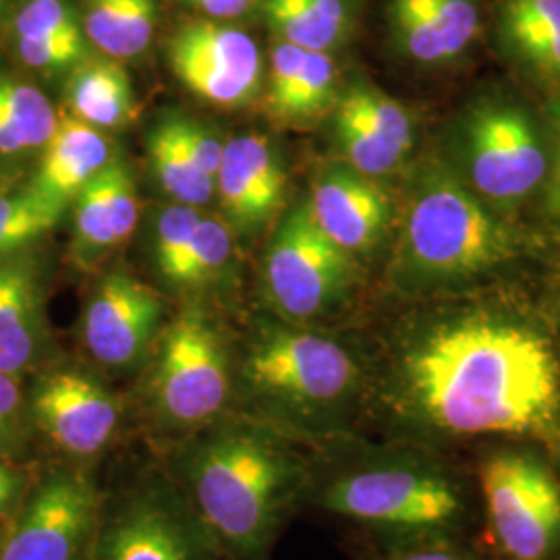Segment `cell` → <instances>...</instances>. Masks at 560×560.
Returning <instances> with one entry per match:
<instances>
[{"instance_id": "cell-19", "label": "cell", "mask_w": 560, "mask_h": 560, "mask_svg": "<svg viewBox=\"0 0 560 560\" xmlns=\"http://www.w3.org/2000/svg\"><path fill=\"white\" fill-rule=\"evenodd\" d=\"M75 200V241L81 254H106L129 240L138 226L136 183L119 162H108L88 180Z\"/></svg>"}, {"instance_id": "cell-30", "label": "cell", "mask_w": 560, "mask_h": 560, "mask_svg": "<svg viewBox=\"0 0 560 560\" xmlns=\"http://www.w3.org/2000/svg\"><path fill=\"white\" fill-rule=\"evenodd\" d=\"M233 254V235L226 222L201 217L191 243L183 256L175 287H203L221 279Z\"/></svg>"}, {"instance_id": "cell-8", "label": "cell", "mask_w": 560, "mask_h": 560, "mask_svg": "<svg viewBox=\"0 0 560 560\" xmlns=\"http://www.w3.org/2000/svg\"><path fill=\"white\" fill-rule=\"evenodd\" d=\"M166 469H150L102 497L88 560H221Z\"/></svg>"}, {"instance_id": "cell-21", "label": "cell", "mask_w": 560, "mask_h": 560, "mask_svg": "<svg viewBox=\"0 0 560 560\" xmlns=\"http://www.w3.org/2000/svg\"><path fill=\"white\" fill-rule=\"evenodd\" d=\"M509 52L546 83L560 85V0H501Z\"/></svg>"}, {"instance_id": "cell-37", "label": "cell", "mask_w": 560, "mask_h": 560, "mask_svg": "<svg viewBox=\"0 0 560 560\" xmlns=\"http://www.w3.org/2000/svg\"><path fill=\"white\" fill-rule=\"evenodd\" d=\"M194 9H198L208 20H237L249 13L252 0H187Z\"/></svg>"}, {"instance_id": "cell-15", "label": "cell", "mask_w": 560, "mask_h": 560, "mask_svg": "<svg viewBox=\"0 0 560 560\" xmlns=\"http://www.w3.org/2000/svg\"><path fill=\"white\" fill-rule=\"evenodd\" d=\"M48 347L42 261L32 247L0 258V372L21 378Z\"/></svg>"}, {"instance_id": "cell-11", "label": "cell", "mask_w": 560, "mask_h": 560, "mask_svg": "<svg viewBox=\"0 0 560 560\" xmlns=\"http://www.w3.org/2000/svg\"><path fill=\"white\" fill-rule=\"evenodd\" d=\"M102 494L80 469L46 474L0 546V560H88Z\"/></svg>"}, {"instance_id": "cell-1", "label": "cell", "mask_w": 560, "mask_h": 560, "mask_svg": "<svg viewBox=\"0 0 560 560\" xmlns=\"http://www.w3.org/2000/svg\"><path fill=\"white\" fill-rule=\"evenodd\" d=\"M368 363L365 434L467 455L480 442L544 446L560 467V335L529 303L418 301Z\"/></svg>"}, {"instance_id": "cell-13", "label": "cell", "mask_w": 560, "mask_h": 560, "mask_svg": "<svg viewBox=\"0 0 560 560\" xmlns=\"http://www.w3.org/2000/svg\"><path fill=\"white\" fill-rule=\"evenodd\" d=\"M168 60L196 96L221 106H240L260 90L261 55L240 27L201 20L183 25L168 42Z\"/></svg>"}, {"instance_id": "cell-35", "label": "cell", "mask_w": 560, "mask_h": 560, "mask_svg": "<svg viewBox=\"0 0 560 560\" xmlns=\"http://www.w3.org/2000/svg\"><path fill=\"white\" fill-rule=\"evenodd\" d=\"M21 378L0 372V457H11L25 444L30 411L20 386Z\"/></svg>"}, {"instance_id": "cell-16", "label": "cell", "mask_w": 560, "mask_h": 560, "mask_svg": "<svg viewBox=\"0 0 560 560\" xmlns=\"http://www.w3.org/2000/svg\"><path fill=\"white\" fill-rule=\"evenodd\" d=\"M307 206L322 231L349 254L381 243L390 221V201L384 191L351 166L324 171Z\"/></svg>"}, {"instance_id": "cell-26", "label": "cell", "mask_w": 560, "mask_h": 560, "mask_svg": "<svg viewBox=\"0 0 560 560\" xmlns=\"http://www.w3.org/2000/svg\"><path fill=\"white\" fill-rule=\"evenodd\" d=\"M148 148L154 173L175 203L198 208L217 194V180L206 177L187 156L177 136L175 120L161 122L152 131Z\"/></svg>"}, {"instance_id": "cell-9", "label": "cell", "mask_w": 560, "mask_h": 560, "mask_svg": "<svg viewBox=\"0 0 560 560\" xmlns=\"http://www.w3.org/2000/svg\"><path fill=\"white\" fill-rule=\"evenodd\" d=\"M266 293L280 320L314 326L335 320L355 300L360 270L314 221L310 206H295L282 221L264 261Z\"/></svg>"}, {"instance_id": "cell-32", "label": "cell", "mask_w": 560, "mask_h": 560, "mask_svg": "<svg viewBox=\"0 0 560 560\" xmlns=\"http://www.w3.org/2000/svg\"><path fill=\"white\" fill-rule=\"evenodd\" d=\"M342 101L349 102L384 140L397 145L405 154L411 152L416 141V125L402 104L363 83L349 88Z\"/></svg>"}, {"instance_id": "cell-14", "label": "cell", "mask_w": 560, "mask_h": 560, "mask_svg": "<svg viewBox=\"0 0 560 560\" xmlns=\"http://www.w3.org/2000/svg\"><path fill=\"white\" fill-rule=\"evenodd\" d=\"M162 320L164 303L154 289L127 272H113L85 303L81 337L104 368L131 370L154 349Z\"/></svg>"}, {"instance_id": "cell-36", "label": "cell", "mask_w": 560, "mask_h": 560, "mask_svg": "<svg viewBox=\"0 0 560 560\" xmlns=\"http://www.w3.org/2000/svg\"><path fill=\"white\" fill-rule=\"evenodd\" d=\"M175 120V129H177V136H179L187 156L206 177L217 180L222 156H224V143H221L217 136H212L201 125H196L191 120Z\"/></svg>"}, {"instance_id": "cell-29", "label": "cell", "mask_w": 560, "mask_h": 560, "mask_svg": "<svg viewBox=\"0 0 560 560\" xmlns=\"http://www.w3.org/2000/svg\"><path fill=\"white\" fill-rule=\"evenodd\" d=\"M335 129L349 166L365 177L388 175L397 171L407 156L397 145L384 140L349 102H339Z\"/></svg>"}, {"instance_id": "cell-39", "label": "cell", "mask_w": 560, "mask_h": 560, "mask_svg": "<svg viewBox=\"0 0 560 560\" xmlns=\"http://www.w3.org/2000/svg\"><path fill=\"white\" fill-rule=\"evenodd\" d=\"M20 490L18 471L0 457V513L13 502Z\"/></svg>"}, {"instance_id": "cell-10", "label": "cell", "mask_w": 560, "mask_h": 560, "mask_svg": "<svg viewBox=\"0 0 560 560\" xmlns=\"http://www.w3.org/2000/svg\"><path fill=\"white\" fill-rule=\"evenodd\" d=\"M463 150L474 189L492 203L529 198L550 171L536 122L513 102L476 104L465 119Z\"/></svg>"}, {"instance_id": "cell-27", "label": "cell", "mask_w": 560, "mask_h": 560, "mask_svg": "<svg viewBox=\"0 0 560 560\" xmlns=\"http://www.w3.org/2000/svg\"><path fill=\"white\" fill-rule=\"evenodd\" d=\"M337 67L330 52L305 50L300 69L268 110L282 120H307L320 115L335 98Z\"/></svg>"}, {"instance_id": "cell-40", "label": "cell", "mask_w": 560, "mask_h": 560, "mask_svg": "<svg viewBox=\"0 0 560 560\" xmlns=\"http://www.w3.org/2000/svg\"><path fill=\"white\" fill-rule=\"evenodd\" d=\"M4 4H7V0H0V15H2V11H4Z\"/></svg>"}, {"instance_id": "cell-7", "label": "cell", "mask_w": 560, "mask_h": 560, "mask_svg": "<svg viewBox=\"0 0 560 560\" xmlns=\"http://www.w3.org/2000/svg\"><path fill=\"white\" fill-rule=\"evenodd\" d=\"M235 393L231 353L219 326L189 307L162 330L148 384L152 428L175 444L226 416Z\"/></svg>"}, {"instance_id": "cell-23", "label": "cell", "mask_w": 560, "mask_h": 560, "mask_svg": "<svg viewBox=\"0 0 560 560\" xmlns=\"http://www.w3.org/2000/svg\"><path fill=\"white\" fill-rule=\"evenodd\" d=\"M81 30L110 59L141 57L154 38L156 0H83Z\"/></svg>"}, {"instance_id": "cell-20", "label": "cell", "mask_w": 560, "mask_h": 560, "mask_svg": "<svg viewBox=\"0 0 560 560\" xmlns=\"http://www.w3.org/2000/svg\"><path fill=\"white\" fill-rule=\"evenodd\" d=\"M110 161V143L101 131L73 115L59 117L57 131L42 150L36 177L30 183L46 200L62 208Z\"/></svg>"}, {"instance_id": "cell-28", "label": "cell", "mask_w": 560, "mask_h": 560, "mask_svg": "<svg viewBox=\"0 0 560 560\" xmlns=\"http://www.w3.org/2000/svg\"><path fill=\"white\" fill-rule=\"evenodd\" d=\"M62 210L32 187L0 191V258L27 249L48 235L59 224Z\"/></svg>"}, {"instance_id": "cell-12", "label": "cell", "mask_w": 560, "mask_h": 560, "mask_svg": "<svg viewBox=\"0 0 560 560\" xmlns=\"http://www.w3.org/2000/svg\"><path fill=\"white\" fill-rule=\"evenodd\" d=\"M27 411L42 434L71 459H96L119 436V400L98 378L75 368L44 374Z\"/></svg>"}, {"instance_id": "cell-5", "label": "cell", "mask_w": 560, "mask_h": 560, "mask_svg": "<svg viewBox=\"0 0 560 560\" xmlns=\"http://www.w3.org/2000/svg\"><path fill=\"white\" fill-rule=\"evenodd\" d=\"M515 254L517 241L486 203L436 168L421 177L407 206L390 284L405 300L459 298Z\"/></svg>"}, {"instance_id": "cell-31", "label": "cell", "mask_w": 560, "mask_h": 560, "mask_svg": "<svg viewBox=\"0 0 560 560\" xmlns=\"http://www.w3.org/2000/svg\"><path fill=\"white\" fill-rule=\"evenodd\" d=\"M85 40L69 0H21L13 18V42Z\"/></svg>"}, {"instance_id": "cell-24", "label": "cell", "mask_w": 560, "mask_h": 560, "mask_svg": "<svg viewBox=\"0 0 560 560\" xmlns=\"http://www.w3.org/2000/svg\"><path fill=\"white\" fill-rule=\"evenodd\" d=\"M57 125L59 115L40 88L0 75V156L44 150Z\"/></svg>"}, {"instance_id": "cell-22", "label": "cell", "mask_w": 560, "mask_h": 560, "mask_svg": "<svg viewBox=\"0 0 560 560\" xmlns=\"http://www.w3.org/2000/svg\"><path fill=\"white\" fill-rule=\"evenodd\" d=\"M261 9L277 38L303 50L330 52L355 27L353 0H264Z\"/></svg>"}, {"instance_id": "cell-25", "label": "cell", "mask_w": 560, "mask_h": 560, "mask_svg": "<svg viewBox=\"0 0 560 560\" xmlns=\"http://www.w3.org/2000/svg\"><path fill=\"white\" fill-rule=\"evenodd\" d=\"M71 115L96 129L117 127L133 113V90L127 73L113 60H83L67 83Z\"/></svg>"}, {"instance_id": "cell-4", "label": "cell", "mask_w": 560, "mask_h": 560, "mask_svg": "<svg viewBox=\"0 0 560 560\" xmlns=\"http://www.w3.org/2000/svg\"><path fill=\"white\" fill-rule=\"evenodd\" d=\"M368 381V361L339 337L264 322L241 358V416L305 446L365 434Z\"/></svg>"}, {"instance_id": "cell-6", "label": "cell", "mask_w": 560, "mask_h": 560, "mask_svg": "<svg viewBox=\"0 0 560 560\" xmlns=\"http://www.w3.org/2000/svg\"><path fill=\"white\" fill-rule=\"evenodd\" d=\"M480 494V541L494 560H560V467L536 442H480L465 455Z\"/></svg>"}, {"instance_id": "cell-18", "label": "cell", "mask_w": 560, "mask_h": 560, "mask_svg": "<svg viewBox=\"0 0 560 560\" xmlns=\"http://www.w3.org/2000/svg\"><path fill=\"white\" fill-rule=\"evenodd\" d=\"M217 194L229 219L243 229L268 221L284 198V171L261 136H237L224 143Z\"/></svg>"}, {"instance_id": "cell-34", "label": "cell", "mask_w": 560, "mask_h": 560, "mask_svg": "<svg viewBox=\"0 0 560 560\" xmlns=\"http://www.w3.org/2000/svg\"><path fill=\"white\" fill-rule=\"evenodd\" d=\"M363 560H494L480 540H436L399 548L361 546Z\"/></svg>"}, {"instance_id": "cell-2", "label": "cell", "mask_w": 560, "mask_h": 560, "mask_svg": "<svg viewBox=\"0 0 560 560\" xmlns=\"http://www.w3.org/2000/svg\"><path fill=\"white\" fill-rule=\"evenodd\" d=\"M303 509L351 527L360 546L480 540V494L465 455L349 434L310 446Z\"/></svg>"}, {"instance_id": "cell-17", "label": "cell", "mask_w": 560, "mask_h": 560, "mask_svg": "<svg viewBox=\"0 0 560 560\" xmlns=\"http://www.w3.org/2000/svg\"><path fill=\"white\" fill-rule=\"evenodd\" d=\"M388 23L400 52L425 67L459 60L478 40V0H390Z\"/></svg>"}, {"instance_id": "cell-38", "label": "cell", "mask_w": 560, "mask_h": 560, "mask_svg": "<svg viewBox=\"0 0 560 560\" xmlns=\"http://www.w3.org/2000/svg\"><path fill=\"white\" fill-rule=\"evenodd\" d=\"M552 122H555V131H557V154H555L552 168L548 171V175H550V180H548V210L560 217V102L552 104Z\"/></svg>"}, {"instance_id": "cell-33", "label": "cell", "mask_w": 560, "mask_h": 560, "mask_svg": "<svg viewBox=\"0 0 560 560\" xmlns=\"http://www.w3.org/2000/svg\"><path fill=\"white\" fill-rule=\"evenodd\" d=\"M201 217L203 214L196 206L173 203L162 212L161 219L156 222L154 258L162 279L171 284L177 279L180 261L200 224Z\"/></svg>"}, {"instance_id": "cell-3", "label": "cell", "mask_w": 560, "mask_h": 560, "mask_svg": "<svg viewBox=\"0 0 560 560\" xmlns=\"http://www.w3.org/2000/svg\"><path fill=\"white\" fill-rule=\"evenodd\" d=\"M222 559L261 560L303 509L310 446L245 416H222L171 444L164 467Z\"/></svg>"}]
</instances>
